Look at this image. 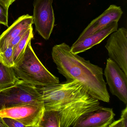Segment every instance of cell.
Masks as SVG:
<instances>
[{"mask_svg":"<svg viewBox=\"0 0 127 127\" xmlns=\"http://www.w3.org/2000/svg\"><path fill=\"white\" fill-rule=\"evenodd\" d=\"M36 87L42 96L45 110L58 113L60 127H73L82 116L100 106L99 100L76 81Z\"/></svg>","mask_w":127,"mask_h":127,"instance_id":"obj_1","label":"cell"},{"mask_svg":"<svg viewBox=\"0 0 127 127\" xmlns=\"http://www.w3.org/2000/svg\"><path fill=\"white\" fill-rule=\"evenodd\" d=\"M52 55L58 71L66 81H77L91 95L109 102L110 96L101 67L73 53L70 47L65 43L54 46Z\"/></svg>","mask_w":127,"mask_h":127,"instance_id":"obj_2","label":"cell"},{"mask_svg":"<svg viewBox=\"0 0 127 127\" xmlns=\"http://www.w3.org/2000/svg\"><path fill=\"white\" fill-rule=\"evenodd\" d=\"M18 78L35 87H43L60 83L59 78L50 73L37 57L28 42L23 55L13 67Z\"/></svg>","mask_w":127,"mask_h":127,"instance_id":"obj_3","label":"cell"},{"mask_svg":"<svg viewBox=\"0 0 127 127\" xmlns=\"http://www.w3.org/2000/svg\"><path fill=\"white\" fill-rule=\"evenodd\" d=\"M39 101H43L36 87L23 81L0 93V110Z\"/></svg>","mask_w":127,"mask_h":127,"instance_id":"obj_4","label":"cell"},{"mask_svg":"<svg viewBox=\"0 0 127 127\" xmlns=\"http://www.w3.org/2000/svg\"><path fill=\"white\" fill-rule=\"evenodd\" d=\"M44 111L43 101L35 102L0 110V116L14 119L25 127H39Z\"/></svg>","mask_w":127,"mask_h":127,"instance_id":"obj_5","label":"cell"},{"mask_svg":"<svg viewBox=\"0 0 127 127\" xmlns=\"http://www.w3.org/2000/svg\"><path fill=\"white\" fill-rule=\"evenodd\" d=\"M53 0H34L33 22L35 30L44 39H49L54 28Z\"/></svg>","mask_w":127,"mask_h":127,"instance_id":"obj_6","label":"cell"},{"mask_svg":"<svg viewBox=\"0 0 127 127\" xmlns=\"http://www.w3.org/2000/svg\"><path fill=\"white\" fill-rule=\"evenodd\" d=\"M105 47L109 58L127 75V30L122 27L111 33Z\"/></svg>","mask_w":127,"mask_h":127,"instance_id":"obj_7","label":"cell"},{"mask_svg":"<svg viewBox=\"0 0 127 127\" xmlns=\"http://www.w3.org/2000/svg\"><path fill=\"white\" fill-rule=\"evenodd\" d=\"M104 75L111 93L127 104V75L112 59H107Z\"/></svg>","mask_w":127,"mask_h":127,"instance_id":"obj_8","label":"cell"},{"mask_svg":"<svg viewBox=\"0 0 127 127\" xmlns=\"http://www.w3.org/2000/svg\"><path fill=\"white\" fill-rule=\"evenodd\" d=\"M115 116L112 108L100 106L82 116L73 127H109Z\"/></svg>","mask_w":127,"mask_h":127,"instance_id":"obj_9","label":"cell"},{"mask_svg":"<svg viewBox=\"0 0 127 127\" xmlns=\"http://www.w3.org/2000/svg\"><path fill=\"white\" fill-rule=\"evenodd\" d=\"M123 12L120 6L111 5L103 13L92 21L81 33L75 43H78L93 33L104 28L113 21H119Z\"/></svg>","mask_w":127,"mask_h":127,"instance_id":"obj_10","label":"cell"},{"mask_svg":"<svg viewBox=\"0 0 127 127\" xmlns=\"http://www.w3.org/2000/svg\"><path fill=\"white\" fill-rule=\"evenodd\" d=\"M118 21H113L106 27L92 34L78 43H74L70 47V51L73 54L84 52L93 47L99 44L109 35L118 29Z\"/></svg>","mask_w":127,"mask_h":127,"instance_id":"obj_11","label":"cell"},{"mask_svg":"<svg viewBox=\"0 0 127 127\" xmlns=\"http://www.w3.org/2000/svg\"><path fill=\"white\" fill-rule=\"evenodd\" d=\"M33 17L29 14L22 15L0 36V53L6 49L11 41L25 30L32 26Z\"/></svg>","mask_w":127,"mask_h":127,"instance_id":"obj_12","label":"cell"},{"mask_svg":"<svg viewBox=\"0 0 127 127\" xmlns=\"http://www.w3.org/2000/svg\"><path fill=\"white\" fill-rule=\"evenodd\" d=\"M18 78L13 67H9L0 62V90L10 88L22 81Z\"/></svg>","mask_w":127,"mask_h":127,"instance_id":"obj_13","label":"cell"},{"mask_svg":"<svg viewBox=\"0 0 127 127\" xmlns=\"http://www.w3.org/2000/svg\"><path fill=\"white\" fill-rule=\"evenodd\" d=\"M33 37V29L32 26L27 31L20 41L14 48L13 58L15 64L21 58L28 42Z\"/></svg>","mask_w":127,"mask_h":127,"instance_id":"obj_14","label":"cell"},{"mask_svg":"<svg viewBox=\"0 0 127 127\" xmlns=\"http://www.w3.org/2000/svg\"><path fill=\"white\" fill-rule=\"evenodd\" d=\"M60 127L58 113L54 110L44 111L39 127Z\"/></svg>","mask_w":127,"mask_h":127,"instance_id":"obj_15","label":"cell"},{"mask_svg":"<svg viewBox=\"0 0 127 127\" xmlns=\"http://www.w3.org/2000/svg\"><path fill=\"white\" fill-rule=\"evenodd\" d=\"M14 48L9 46L5 50L0 53V62L9 67H14L15 65L13 58Z\"/></svg>","mask_w":127,"mask_h":127,"instance_id":"obj_16","label":"cell"},{"mask_svg":"<svg viewBox=\"0 0 127 127\" xmlns=\"http://www.w3.org/2000/svg\"><path fill=\"white\" fill-rule=\"evenodd\" d=\"M9 7L0 1V24L8 27Z\"/></svg>","mask_w":127,"mask_h":127,"instance_id":"obj_17","label":"cell"},{"mask_svg":"<svg viewBox=\"0 0 127 127\" xmlns=\"http://www.w3.org/2000/svg\"><path fill=\"white\" fill-rule=\"evenodd\" d=\"M127 127V107L126 106L123 110L120 119L114 121L109 126V127Z\"/></svg>","mask_w":127,"mask_h":127,"instance_id":"obj_18","label":"cell"},{"mask_svg":"<svg viewBox=\"0 0 127 127\" xmlns=\"http://www.w3.org/2000/svg\"><path fill=\"white\" fill-rule=\"evenodd\" d=\"M3 119L8 127H25L21 123L14 119L8 117H4Z\"/></svg>","mask_w":127,"mask_h":127,"instance_id":"obj_19","label":"cell"},{"mask_svg":"<svg viewBox=\"0 0 127 127\" xmlns=\"http://www.w3.org/2000/svg\"><path fill=\"white\" fill-rule=\"evenodd\" d=\"M28 30H23V32H21L20 34L18 35L10 43L9 46L12 47L13 48H14L17 44L19 43L21 39H22L23 35H24V34L26 33V32H27Z\"/></svg>","mask_w":127,"mask_h":127,"instance_id":"obj_20","label":"cell"},{"mask_svg":"<svg viewBox=\"0 0 127 127\" xmlns=\"http://www.w3.org/2000/svg\"><path fill=\"white\" fill-rule=\"evenodd\" d=\"M15 0H0V1L2 2L9 8Z\"/></svg>","mask_w":127,"mask_h":127,"instance_id":"obj_21","label":"cell"},{"mask_svg":"<svg viewBox=\"0 0 127 127\" xmlns=\"http://www.w3.org/2000/svg\"><path fill=\"white\" fill-rule=\"evenodd\" d=\"M0 127H8L3 120V118L0 116Z\"/></svg>","mask_w":127,"mask_h":127,"instance_id":"obj_22","label":"cell"},{"mask_svg":"<svg viewBox=\"0 0 127 127\" xmlns=\"http://www.w3.org/2000/svg\"><path fill=\"white\" fill-rule=\"evenodd\" d=\"M5 90H6V89H1V90H0V93H1L2 91H3Z\"/></svg>","mask_w":127,"mask_h":127,"instance_id":"obj_23","label":"cell"}]
</instances>
